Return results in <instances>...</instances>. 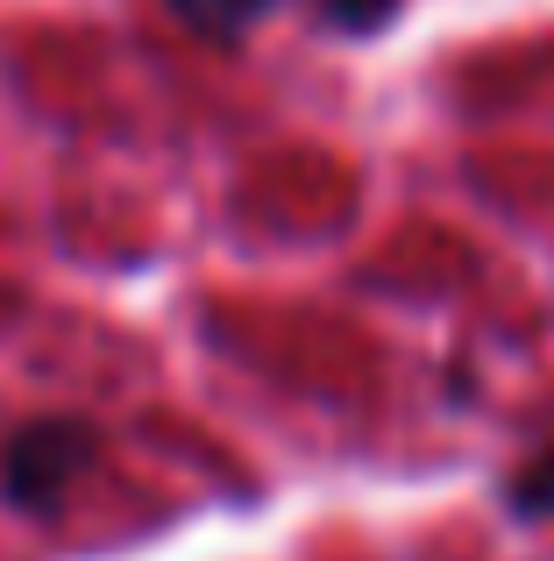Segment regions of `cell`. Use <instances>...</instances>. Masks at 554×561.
Returning a JSON list of instances; mask_svg holds the SVG:
<instances>
[{"mask_svg": "<svg viewBox=\"0 0 554 561\" xmlns=\"http://www.w3.org/2000/svg\"><path fill=\"white\" fill-rule=\"evenodd\" d=\"M93 462H100V434L85 420H28L22 434L8 440V455H0V497H8L14 512L50 519V512H65L71 491L93 477Z\"/></svg>", "mask_w": 554, "mask_h": 561, "instance_id": "obj_1", "label": "cell"}, {"mask_svg": "<svg viewBox=\"0 0 554 561\" xmlns=\"http://www.w3.org/2000/svg\"><path fill=\"white\" fill-rule=\"evenodd\" d=\"M505 497H512V512H519V519H554V448L541 455V462H527V469H519Z\"/></svg>", "mask_w": 554, "mask_h": 561, "instance_id": "obj_3", "label": "cell"}, {"mask_svg": "<svg viewBox=\"0 0 554 561\" xmlns=\"http://www.w3.org/2000/svg\"><path fill=\"white\" fill-rule=\"evenodd\" d=\"M270 8L277 0H171V14H178L193 36H207V43H242Z\"/></svg>", "mask_w": 554, "mask_h": 561, "instance_id": "obj_2", "label": "cell"}, {"mask_svg": "<svg viewBox=\"0 0 554 561\" xmlns=\"http://www.w3.org/2000/svg\"><path fill=\"white\" fill-rule=\"evenodd\" d=\"M320 14H327L342 36H377V28H391L399 0H320Z\"/></svg>", "mask_w": 554, "mask_h": 561, "instance_id": "obj_4", "label": "cell"}]
</instances>
